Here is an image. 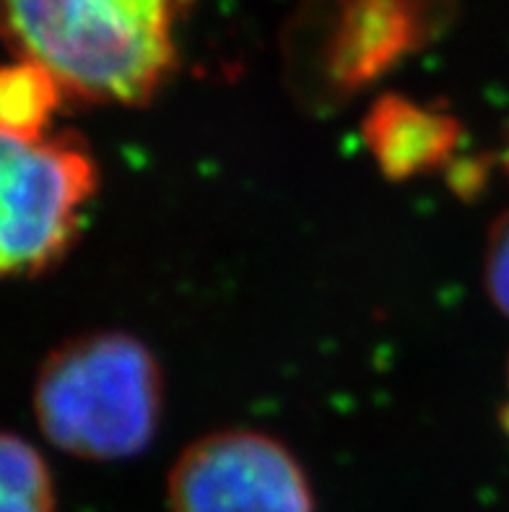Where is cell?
I'll return each mask as SVG.
<instances>
[{"label":"cell","mask_w":509,"mask_h":512,"mask_svg":"<svg viewBox=\"0 0 509 512\" xmlns=\"http://www.w3.org/2000/svg\"><path fill=\"white\" fill-rule=\"evenodd\" d=\"M452 0H323L304 21V37L330 86L356 89L445 26Z\"/></svg>","instance_id":"obj_5"},{"label":"cell","mask_w":509,"mask_h":512,"mask_svg":"<svg viewBox=\"0 0 509 512\" xmlns=\"http://www.w3.org/2000/svg\"><path fill=\"white\" fill-rule=\"evenodd\" d=\"M193 0H0V34L63 97L141 104L177 65Z\"/></svg>","instance_id":"obj_1"},{"label":"cell","mask_w":509,"mask_h":512,"mask_svg":"<svg viewBox=\"0 0 509 512\" xmlns=\"http://www.w3.org/2000/svg\"><path fill=\"white\" fill-rule=\"evenodd\" d=\"M486 286L494 305L509 315V214L502 216L486 250Z\"/></svg>","instance_id":"obj_8"},{"label":"cell","mask_w":509,"mask_h":512,"mask_svg":"<svg viewBox=\"0 0 509 512\" xmlns=\"http://www.w3.org/2000/svg\"><path fill=\"white\" fill-rule=\"evenodd\" d=\"M0 512H55L45 458L11 432H0Z\"/></svg>","instance_id":"obj_7"},{"label":"cell","mask_w":509,"mask_h":512,"mask_svg":"<svg viewBox=\"0 0 509 512\" xmlns=\"http://www.w3.org/2000/svg\"><path fill=\"white\" fill-rule=\"evenodd\" d=\"M97 164L45 128L0 123V279L32 276L71 247Z\"/></svg>","instance_id":"obj_3"},{"label":"cell","mask_w":509,"mask_h":512,"mask_svg":"<svg viewBox=\"0 0 509 512\" xmlns=\"http://www.w3.org/2000/svg\"><path fill=\"white\" fill-rule=\"evenodd\" d=\"M367 141L377 162L395 177L442 162L455 146L452 120L416 107L406 99H385L367 117Z\"/></svg>","instance_id":"obj_6"},{"label":"cell","mask_w":509,"mask_h":512,"mask_svg":"<svg viewBox=\"0 0 509 512\" xmlns=\"http://www.w3.org/2000/svg\"><path fill=\"white\" fill-rule=\"evenodd\" d=\"M164 411L162 367L120 331L84 333L52 349L34 383V414L47 440L86 461L143 453Z\"/></svg>","instance_id":"obj_2"},{"label":"cell","mask_w":509,"mask_h":512,"mask_svg":"<svg viewBox=\"0 0 509 512\" xmlns=\"http://www.w3.org/2000/svg\"><path fill=\"white\" fill-rule=\"evenodd\" d=\"M504 419H507V429H509V396H507V409H504Z\"/></svg>","instance_id":"obj_9"},{"label":"cell","mask_w":509,"mask_h":512,"mask_svg":"<svg viewBox=\"0 0 509 512\" xmlns=\"http://www.w3.org/2000/svg\"><path fill=\"white\" fill-rule=\"evenodd\" d=\"M169 512H315L307 471L284 442L226 429L190 442L167 479Z\"/></svg>","instance_id":"obj_4"}]
</instances>
